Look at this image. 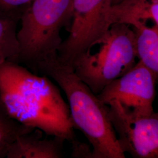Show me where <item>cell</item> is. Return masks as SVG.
I'll return each instance as SVG.
<instances>
[{"mask_svg": "<svg viewBox=\"0 0 158 158\" xmlns=\"http://www.w3.org/2000/svg\"><path fill=\"white\" fill-rule=\"evenodd\" d=\"M112 0H73L69 35L57 52L60 62L73 69L75 63L111 27Z\"/></svg>", "mask_w": 158, "mask_h": 158, "instance_id": "5b68a950", "label": "cell"}, {"mask_svg": "<svg viewBox=\"0 0 158 158\" xmlns=\"http://www.w3.org/2000/svg\"><path fill=\"white\" fill-rule=\"evenodd\" d=\"M34 130L12 118L0 97V158H6L10 148L19 136Z\"/></svg>", "mask_w": 158, "mask_h": 158, "instance_id": "7c38bea8", "label": "cell"}, {"mask_svg": "<svg viewBox=\"0 0 158 158\" xmlns=\"http://www.w3.org/2000/svg\"><path fill=\"white\" fill-rule=\"evenodd\" d=\"M73 0H32L20 16L19 63L34 73L40 63L57 55L60 32L72 19Z\"/></svg>", "mask_w": 158, "mask_h": 158, "instance_id": "3957f363", "label": "cell"}, {"mask_svg": "<svg viewBox=\"0 0 158 158\" xmlns=\"http://www.w3.org/2000/svg\"><path fill=\"white\" fill-rule=\"evenodd\" d=\"M121 1H122V0H112V3H113V4H116V3H118L119 2H120Z\"/></svg>", "mask_w": 158, "mask_h": 158, "instance_id": "5bb4252c", "label": "cell"}, {"mask_svg": "<svg viewBox=\"0 0 158 158\" xmlns=\"http://www.w3.org/2000/svg\"><path fill=\"white\" fill-rule=\"evenodd\" d=\"M36 73L54 80L67 98L74 129L80 131L91 146L93 158H125L111 123L109 107L102 102L57 55L38 64Z\"/></svg>", "mask_w": 158, "mask_h": 158, "instance_id": "7a4b0ae2", "label": "cell"}, {"mask_svg": "<svg viewBox=\"0 0 158 158\" xmlns=\"http://www.w3.org/2000/svg\"><path fill=\"white\" fill-rule=\"evenodd\" d=\"M135 34L138 60L158 79V28L145 25L132 27Z\"/></svg>", "mask_w": 158, "mask_h": 158, "instance_id": "30bf717a", "label": "cell"}, {"mask_svg": "<svg viewBox=\"0 0 158 158\" xmlns=\"http://www.w3.org/2000/svg\"><path fill=\"white\" fill-rule=\"evenodd\" d=\"M17 15V12L0 10V63L11 61L19 63L17 27L20 16Z\"/></svg>", "mask_w": 158, "mask_h": 158, "instance_id": "8fae6325", "label": "cell"}, {"mask_svg": "<svg viewBox=\"0 0 158 158\" xmlns=\"http://www.w3.org/2000/svg\"><path fill=\"white\" fill-rule=\"evenodd\" d=\"M138 62L134 29L114 23L75 63V74L96 95Z\"/></svg>", "mask_w": 158, "mask_h": 158, "instance_id": "277c9868", "label": "cell"}, {"mask_svg": "<svg viewBox=\"0 0 158 158\" xmlns=\"http://www.w3.org/2000/svg\"><path fill=\"white\" fill-rule=\"evenodd\" d=\"M157 85H158V80H157Z\"/></svg>", "mask_w": 158, "mask_h": 158, "instance_id": "9a60e30c", "label": "cell"}, {"mask_svg": "<svg viewBox=\"0 0 158 158\" xmlns=\"http://www.w3.org/2000/svg\"><path fill=\"white\" fill-rule=\"evenodd\" d=\"M157 77L139 61L128 72L97 94L107 104L115 102L125 113L140 116L152 113Z\"/></svg>", "mask_w": 158, "mask_h": 158, "instance_id": "8992f818", "label": "cell"}, {"mask_svg": "<svg viewBox=\"0 0 158 158\" xmlns=\"http://www.w3.org/2000/svg\"><path fill=\"white\" fill-rule=\"evenodd\" d=\"M108 15L111 25L125 23L158 28V0H122L112 5Z\"/></svg>", "mask_w": 158, "mask_h": 158, "instance_id": "9c48e42d", "label": "cell"}, {"mask_svg": "<svg viewBox=\"0 0 158 158\" xmlns=\"http://www.w3.org/2000/svg\"><path fill=\"white\" fill-rule=\"evenodd\" d=\"M0 97L12 118L70 142L78 141L68 104L49 77L11 61L0 63Z\"/></svg>", "mask_w": 158, "mask_h": 158, "instance_id": "6da1fadb", "label": "cell"}, {"mask_svg": "<svg viewBox=\"0 0 158 158\" xmlns=\"http://www.w3.org/2000/svg\"><path fill=\"white\" fill-rule=\"evenodd\" d=\"M119 145L134 158H158V111L140 116L123 111L114 102L107 104Z\"/></svg>", "mask_w": 158, "mask_h": 158, "instance_id": "52a82bcc", "label": "cell"}, {"mask_svg": "<svg viewBox=\"0 0 158 158\" xmlns=\"http://www.w3.org/2000/svg\"><path fill=\"white\" fill-rule=\"evenodd\" d=\"M32 0H0V10L17 12L19 9L25 8Z\"/></svg>", "mask_w": 158, "mask_h": 158, "instance_id": "4fadbf2b", "label": "cell"}, {"mask_svg": "<svg viewBox=\"0 0 158 158\" xmlns=\"http://www.w3.org/2000/svg\"><path fill=\"white\" fill-rule=\"evenodd\" d=\"M64 139L57 136L43 138V131L35 128L19 136L10 148L6 158H62Z\"/></svg>", "mask_w": 158, "mask_h": 158, "instance_id": "ba28073f", "label": "cell"}]
</instances>
